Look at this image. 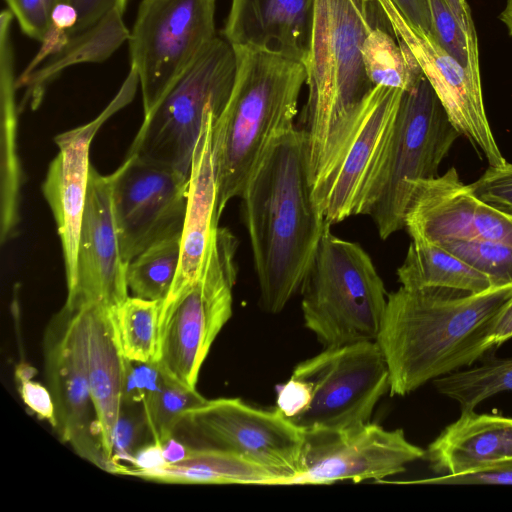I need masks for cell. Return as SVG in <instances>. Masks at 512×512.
I'll return each mask as SVG.
<instances>
[{"label":"cell","instance_id":"obj_1","mask_svg":"<svg viewBox=\"0 0 512 512\" xmlns=\"http://www.w3.org/2000/svg\"><path fill=\"white\" fill-rule=\"evenodd\" d=\"M240 198L260 306L277 314L301 289L330 226L312 197L305 130L294 127L272 145Z\"/></svg>","mask_w":512,"mask_h":512},{"label":"cell","instance_id":"obj_44","mask_svg":"<svg viewBox=\"0 0 512 512\" xmlns=\"http://www.w3.org/2000/svg\"><path fill=\"white\" fill-rule=\"evenodd\" d=\"M165 463L161 444L152 441L137 450L132 465L125 469L151 470L161 467Z\"/></svg>","mask_w":512,"mask_h":512},{"label":"cell","instance_id":"obj_47","mask_svg":"<svg viewBox=\"0 0 512 512\" xmlns=\"http://www.w3.org/2000/svg\"><path fill=\"white\" fill-rule=\"evenodd\" d=\"M461 24L468 27L473 22L471 9L466 0H446Z\"/></svg>","mask_w":512,"mask_h":512},{"label":"cell","instance_id":"obj_19","mask_svg":"<svg viewBox=\"0 0 512 512\" xmlns=\"http://www.w3.org/2000/svg\"><path fill=\"white\" fill-rule=\"evenodd\" d=\"M124 262L113 214L111 176L90 167L80 231L76 281L67 291L65 307L76 310L99 305L113 308L128 295Z\"/></svg>","mask_w":512,"mask_h":512},{"label":"cell","instance_id":"obj_40","mask_svg":"<svg viewBox=\"0 0 512 512\" xmlns=\"http://www.w3.org/2000/svg\"><path fill=\"white\" fill-rule=\"evenodd\" d=\"M311 400V386L301 379L291 376L278 388L277 408L290 420L305 412Z\"/></svg>","mask_w":512,"mask_h":512},{"label":"cell","instance_id":"obj_12","mask_svg":"<svg viewBox=\"0 0 512 512\" xmlns=\"http://www.w3.org/2000/svg\"><path fill=\"white\" fill-rule=\"evenodd\" d=\"M291 376L312 389L309 407L291 419L303 430L367 423L390 389L388 365L376 341L326 347L297 364Z\"/></svg>","mask_w":512,"mask_h":512},{"label":"cell","instance_id":"obj_43","mask_svg":"<svg viewBox=\"0 0 512 512\" xmlns=\"http://www.w3.org/2000/svg\"><path fill=\"white\" fill-rule=\"evenodd\" d=\"M404 17L415 27L431 34L428 0H392Z\"/></svg>","mask_w":512,"mask_h":512},{"label":"cell","instance_id":"obj_9","mask_svg":"<svg viewBox=\"0 0 512 512\" xmlns=\"http://www.w3.org/2000/svg\"><path fill=\"white\" fill-rule=\"evenodd\" d=\"M403 90L375 86L356 111L335 151L311 184L330 224L367 215L381 177Z\"/></svg>","mask_w":512,"mask_h":512},{"label":"cell","instance_id":"obj_26","mask_svg":"<svg viewBox=\"0 0 512 512\" xmlns=\"http://www.w3.org/2000/svg\"><path fill=\"white\" fill-rule=\"evenodd\" d=\"M397 277L406 289L444 288L479 293L493 286L486 275L445 248L414 240L397 269Z\"/></svg>","mask_w":512,"mask_h":512},{"label":"cell","instance_id":"obj_48","mask_svg":"<svg viewBox=\"0 0 512 512\" xmlns=\"http://www.w3.org/2000/svg\"><path fill=\"white\" fill-rule=\"evenodd\" d=\"M499 19L506 26L509 35L512 37V0H506V4L499 15Z\"/></svg>","mask_w":512,"mask_h":512},{"label":"cell","instance_id":"obj_36","mask_svg":"<svg viewBox=\"0 0 512 512\" xmlns=\"http://www.w3.org/2000/svg\"><path fill=\"white\" fill-rule=\"evenodd\" d=\"M25 35L42 42L50 29L55 8L67 0H5Z\"/></svg>","mask_w":512,"mask_h":512},{"label":"cell","instance_id":"obj_21","mask_svg":"<svg viewBox=\"0 0 512 512\" xmlns=\"http://www.w3.org/2000/svg\"><path fill=\"white\" fill-rule=\"evenodd\" d=\"M215 119L217 115L213 111L207 114L193 153L181 234L180 263L168 295L183 289L197 277L219 228L218 187L212 144Z\"/></svg>","mask_w":512,"mask_h":512},{"label":"cell","instance_id":"obj_13","mask_svg":"<svg viewBox=\"0 0 512 512\" xmlns=\"http://www.w3.org/2000/svg\"><path fill=\"white\" fill-rule=\"evenodd\" d=\"M48 389L55 405L54 429L82 458L112 473L96 418L88 377V307L65 306L44 337Z\"/></svg>","mask_w":512,"mask_h":512},{"label":"cell","instance_id":"obj_28","mask_svg":"<svg viewBox=\"0 0 512 512\" xmlns=\"http://www.w3.org/2000/svg\"><path fill=\"white\" fill-rule=\"evenodd\" d=\"M16 89L0 86L1 107V242L9 240L19 222V192L22 172L17 154Z\"/></svg>","mask_w":512,"mask_h":512},{"label":"cell","instance_id":"obj_7","mask_svg":"<svg viewBox=\"0 0 512 512\" xmlns=\"http://www.w3.org/2000/svg\"><path fill=\"white\" fill-rule=\"evenodd\" d=\"M236 57L215 37L156 105L144 114L127 155L169 166L189 176L193 153L207 114L217 118L234 84Z\"/></svg>","mask_w":512,"mask_h":512},{"label":"cell","instance_id":"obj_49","mask_svg":"<svg viewBox=\"0 0 512 512\" xmlns=\"http://www.w3.org/2000/svg\"><path fill=\"white\" fill-rule=\"evenodd\" d=\"M34 373L35 369L24 363L16 368V378L18 381L32 379Z\"/></svg>","mask_w":512,"mask_h":512},{"label":"cell","instance_id":"obj_34","mask_svg":"<svg viewBox=\"0 0 512 512\" xmlns=\"http://www.w3.org/2000/svg\"><path fill=\"white\" fill-rule=\"evenodd\" d=\"M486 275L493 286L512 283V244L495 240H455L437 244Z\"/></svg>","mask_w":512,"mask_h":512},{"label":"cell","instance_id":"obj_22","mask_svg":"<svg viewBox=\"0 0 512 512\" xmlns=\"http://www.w3.org/2000/svg\"><path fill=\"white\" fill-rule=\"evenodd\" d=\"M425 457L439 475L473 472L512 458V417L461 412L428 446Z\"/></svg>","mask_w":512,"mask_h":512},{"label":"cell","instance_id":"obj_5","mask_svg":"<svg viewBox=\"0 0 512 512\" xmlns=\"http://www.w3.org/2000/svg\"><path fill=\"white\" fill-rule=\"evenodd\" d=\"M328 226L301 286L305 326L324 347L376 341L387 292L369 254Z\"/></svg>","mask_w":512,"mask_h":512},{"label":"cell","instance_id":"obj_30","mask_svg":"<svg viewBox=\"0 0 512 512\" xmlns=\"http://www.w3.org/2000/svg\"><path fill=\"white\" fill-rule=\"evenodd\" d=\"M162 301L128 296L111 308L119 346L132 361H154Z\"/></svg>","mask_w":512,"mask_h":512},{"label":"cell","instance_id":"obj_37","mask_svg":"<svg viewBox=\"0 0 512 512\" xmlns=\"http://www.w3.org/2000/svg\"><path fill=\"white\" fill-rule=\"evenodd\" d=\"M163 373L155 361L125 359L122 404L142 405L160 388Z\"/></svg>","mask_w":512,"mask_h":512},{"label":"cell","instance_id":"obj_27","mask_svg":"<svg viewBox=\"0 0 512 512\" xmlns=\"http://www.w3.org/2000/svg\"><path fill=\"white\" fill-rule=\"evenodd\" d=\"M362 60L373 86L407 91L424 75L408 47L385 27H376L366 36Z\"/></svg>","mask_w":512,"mask_h":512},{"label":"cell","instance_id":"obj_39","mask_svg":"<svg viewBox=\"0 0 512 512\" xmlns=\"http://www.w3.org/2000/svg\"><path fill=\"white\" fill-rule=\"evenodd\" d=\"M409 483L437 485H512V458L464 474L438 475Z\"/></svg>","mask_w":512,"mask_h":512},{"label":"cell","instance_id":"obj_24","mask_svg":"<svg viewBox=\"0 0 512 512\" xmlns=\"http://www.w3.org/2000/svg\"><path fill=\"white\" fill-rule=\"evenodd\" d=\"M122 11L115 9L86 30L69 36L65 45L30 73L19 87H26L20 107H36L48 85L64 70L82 63H101L108 59L125 41L130 30L123 21Z\"/></svg>","mask_w":512,"mask_h":512},{"label":"cell","instance_id":"obj_46","mask_svg":"<svg viewBox=\"0 0 512 512\" xmlns=\"http://www.w3.org/2000/svg\"><path fill=\"white\" fill-rule=\"evenodd\" d=\"M161 446L166 463H174L184 459L189 450L184 443L174 436L164 441Z\"/></svg>","mask_w":512,"mask_h":512},{"label":"cell","instance_id":"obj_4","mask_svg":"<svg viewBox=\"0 0 512 512\" xmlns=\"http://www.w3.org/2000/svg\"><path fill=\"white\" fill-rule=\"evenodd\" d=\"M233 49V88L212 132L220 216L230 200L241 196L272 145L295 127L306 82L301 62L251 47Z\"/></svg>","mask_w":512,"mask_h":512},{"label":"cell","instance_id":"obj_8","mask_svg":"<svg viewBox=\"0 0 512 512\" xmlns=\"http://www.w3.org/2000/svg\"><path fill=\"white\" fill-rule=\"evenodd\" d=\"M459 136L424 75L403 91L383 171L367 213L381 239L405 228L412 185L438 175Z\"/></svg>","mask_w":512,"mask_h":512},{"label":"cell","instance_id":"obj_31","mask_svg":"<svg viewBox=\"0 0 512 512\" xmlns=\"http://www.w3.org/2000/svg\"><path fill=\"white\" fill-rule=\"evenodd\" d=\"M181 257V234L148 247L127 264L126 281L135 297L163 301L173 285Z\"/></svg>","mask_w":512,"mask_h":512},{"label":"cell","instance_id":"obj_29","mask_svg":"<svg viewBox=\"0 0 512 512\" xmlns=\"http://www.w3.org/2000/svg\"><path fill=\"white\" fill-rule=\"evenodd\" d=\"M437 391L471 411L487 398L512 391V357H486L477 367L454 371L433 380Z\"/></svg>","mask_w":512,"mask_h":512},{"label":"cell","instance_id":"obj_20","mask_svg":"<svg viewBox=\"0 0 512 512\" xmlns=\"http://www.w3.org/2000/svg\"><path fill=\"white\" fill-rule=\"evenodd\" d=\"M314 0H231L222 32L231 46L271 52L305 65Z\"/></svg>","mask_w":512,"mask_h":512},{"label":"cell","instance_id":"obj_23","mask_svg":"<svg viewBox=\"0 0 512 512\" xmlns=\"http://www.w3.org/2000/svg\"><path fill=\"white\" fill-rule=\"evenodd\" d=\"M125 359L118 343L111 308L88 306L90 393L105 454L113 471L112 438L122 406Z\"/></svg>","mask_w":512,"mask_h":512},{"label":"cell","instance_id":"obj_32","mask_svg":"<svg viewBox=\"0 0 512 512\" xmlns=\"http://www.w3.org/2000/svg\"><path fill=\"white\" fill-rule=\"evenodd\" d=\"M205 401L196 389L188 388L163 374L160 388L143 404L153 442L162 444L172 437L184 412Z\"/></svg>","mask_w":512,"mask_h":512},{"label":"cell","instance_id":"obj_45","mask_svg":"<svg viewBox=\"0 0 512 512\" xmlns=\"http://www.w3.org/2000/svg\"><path fill=\"white\" fill-rule=\"evenodd\" d=\"M510 338H512V298L498 315L488 338V345L492 349Z\"/></svg>","mask_w":512,"mask_h":512},{"label":"cell","instance_id":"obj_2","mask_svg":"<svg viewBox=\"0 0 512 512\" xmlns=\"http://www.w3.org/2000/svg\"><path fill=\"white\" fill-rule=\"evenodd\" d=\"M511 298L512 283L479 293L401 286L389 293L376 342L388 365L390 395H408L484 356Z\"/></svg>","mask_w":512,"mask_h":512},{"label":"cell","instance_id":"obj_17","mask_svg":"<svg viewBox=\"0 0 512 512\" xmlns=\"http://www.w3.org/2000/svg\"><path fill=\"white\" fill-rule=\"evenodd\" d=\"M405 229L414 241L495 240L512 244V213L482 199L455 167L412 185Z\"/></svg>","mask_w":512,"mask_h":512},{"label":"cell","instance_id":"obj_3","mask_svg":"<svg viewBox=\"0 0 512 512\" xmlns=\"http://www.w3.org/2000/svg\"><path fill=\"white\" fill-rule=\"evenodd\" d=\"M376 27L391 29L376 0H314L305 63V132L311 184L375 87L365 72L362 46Z\"/></svg>","mask_w":512,"mask_h":512},{"label":"cell","instance_id":"obj_18","mask_svg":"<svg viewBox=\"0 0 512 512\" xmlns=\"http://www.w3.org/2000/svg\"><path fill=\"white\" fill-rule=\"evenodd\" d=\"M139 79L130 68L119 92L91 122L55 137L59 153L51 161L42 192L51 208L61 240L67 291L76 281L77 254L82 218L87 197L93 137L102 124L134 97Z\"/></svg>","mask_w":512,"mask_h":512},{"label":"cell","instance_id":"obj_16","mask_svg":"<svg viewBox=\"0 0 512 512\" xmlns=\"http://www.w3.org/2000/svg\"><path fill=\"white\" fill-rule=\"evenodd\" d=\"M397 40L404 43L438 97L450 123L489 166L506 162L485 111L480 71L462 66L436 40L413 26L392 0H376Z\"/></svg>","mask_w":512,"mask_h":512},{"label":"cell","instance_id":"obj_25","mask_svg":"<svg viewBox=\"0 0 512 512\" xmlns=\"http://www.w3.org/2000/svg\"><path fill=\"white\" fill-rule=\"evenodd\" d=\"M120 474L174 484L283 485L279 475L262 466L230 453L207 449H189L186 457L178 462L151 470L128 468Z\"/></svg>","mask_w":512,"mask_h":512},{"label":"cell","instance_id":"obj_11","mask_svg":"<svg viewBox=\"0 0 512 512\" xmlns=\"http://www.w3.org/2000/svg\"><path fill=\"white\" fill-rule=\"evenodd\" d=\"M217 0H142L130 30V67L149 112L216 37Z\"/></svg>","mask_w":512,"mask_h":512},{"label":"cell","instance_id":"obj_41","mask_svg":"<svg viewBox=\"0 0 512 512\" xmlns=\"http://www.w3.org/2000/svg\"><path fill=\"white\" fill-rule=\"evenodd\" d=\"M77 13V23L68 33L69 36L80 33L94 25L107 13L118 9L125 11L127 0H67Z\"/></svg>","mask_w":512,"mask_h":512},{"label":"cell","instance_id":"obj_14","mask_svg":"<svg viewBox=\"0 0 512 512\" xmlns=\"http://www.w3.org/2000/svg\"><path fill=\"white\" fill-rule=\"evenodd\" d=\"M110 176L113 214L126 264L157 242L182 234L189 176L131 155Z\"/></svg>","mask_w":512,"mask_h":512},{"label":"cell","instance_id":"obj_35","mask_svg":"<svg viewBox=\"0 0 512 512\" xmlns=\"http://www.w3.org/2000/svg\"><path fill=\"white\" fill-rule=\"evenodd\" d=\"M152 441L143 406L122 404L112 438L113 473L130 467L137 450Z\"/></svg>","mask_w":512,"mask_h":512},{"label":"cell","instance_id":"obj_33","mask_svg":"<svg viewBox=\"0 0 512 512\" xmlns=\"http://www.w3.org/2000/svg\"><path fill=\"white\" fill-rule=\"evenodd\" d=\"M431 36L462 66L480 71L478 40L474 22L461 24L446 0H428Z\"/></svg>","mask_w":512,"mask_h":512},{"label":"cell","instance_id":"obj_38","mask_svg":"<svg viewBox=\"0 0 512 512\" xmlns=\"http://www.w3.org/2000/svg\"><path fill=\"white\" fill-rule=\"evenodd\" d=\"M473 192L486 203L512 213V163L489 166L473 183Z\"/></svg>","mask_w":512,"mask_h":512},{"label":"cell","instance_id":"obj_42","mask_svg":"<svg viewBox=\"0 0 512 512\" xmlns=\"http://www.w3.org/2000/svg\"><path fill=\"white\" fill-rule=\"evenodd\" d=\"M18 382L23 402L39 418L48 421L54 427L56 423L55 405L50 390L32 379Z\"/></svg>","mask_w":512,"mask_h":512},{"label":"cell","instance_id":"obj_15","mask_svg":"<svg viewBox=\"0 0 512 512\" xmlns=\"http://www.w3.org/2000/svg\"><path fill=\"white\" fill-rule=\"evenodd\" d=\"M426 451L409 442L402 429L367 423L346 428L304 430L301 473L292 485L382 480L403 473Z\"/></svg>","mask_w":512,"mask_h":512},{"label":"cell","instance_id":"obj_6","mask_svg":"<svg viewBox=\"0 0 512 512\" xmlns=\"http://www.w3.org/2000/svg\"><path fill=\"white\" fill-rule=\"evenodd\" d=\"M238 242L219 227L197 277L161 305L154 361L161 372L196 389L200 369L232 316Z\"/></svg>","mask_w":512,"mask_h":512},{"label":"cell","instance_id":"obj_10","mask_svg":"<svg viewBox=\"0 0 512 512\" xmlns=\"http://www.w3.org/2000/svg\"><path fill=\"white\" fill-rule=\"evenodd\" d=\"M173 436L189 449L230 453L262 466L292 485L301 473L304 430L281 411L239 398H217L184 412Z\"/></svg>","mask_w":512,"mask_h":512}]
</instances>
